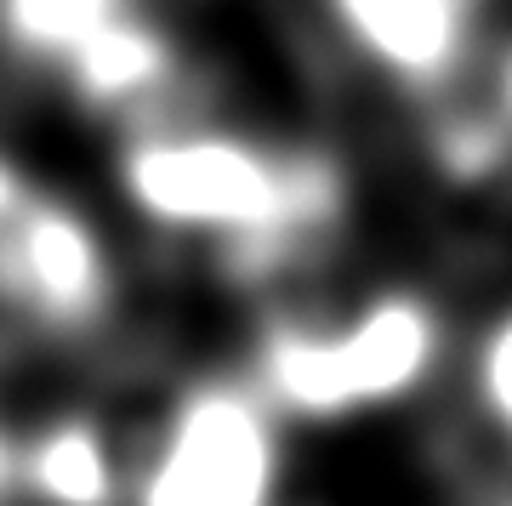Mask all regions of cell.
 I'll list each match as a JSON object with an SVG mask.
<instances>
[{
    "instance_id": "7a4b0ae2",
    "label": "cell",
    "mask_w": 512,
    "mask_h": 506,
    "mask_svg": "<svg viewBox=\"0 0 512 506\" xmlns=\"http://www.w3.org/2000/svg\"><path fill=\"white\" fill-rule=\"evenodd\" d=\"M450 359V319L416 285H376L348 308L274 319L256 342L251 376L285 421L342 427L399 410Z\"/></svg>"
},
{
    "instance_id": "5b68a950",
    "label": "cell",
    "mask_w": 512,
    "mask_h": 506,
    "mask_svg": "<svg viewBox=\"0 0 512 506\" xmlns=\"http://www.w3.org/2000/svg\"><path fill=\"white\" fill-rule=\"evenodd\" d=\"M0 35L109 114L154 120L177 86V52L143 0H0Z\"/></svg>"
},
{
    "instance_id": "ba28073f",
    "label": "cell",
    "mask_w": 512,
    "mask_h": 506,
    "mask_svg": "<svg viewBox=\"0 0 512 506\" xmlns=\"http://www.w3.org/2000/svg\"><path fill=\"white\" fill-rule=\"evenodd\" d=\"M467 387H473L478 416L490 421V433L512 455V308L495 313L490 325L478 330L473 353H467Z\"/></svg>"
},
{
    "instance_id": "6da1fadb",
    "label": "cell",
    "mask_w": 512,
    "mask_h": 506,
    "mask_svg": "<svg viewBox=\"0 0 512 506\" xmlns=\"http://www.w3.org/2000/svg\"><path fill=\"white\" fill-rule=\"evenodd\" d=\"M120 188L154 234L211 251L239 279H268L319 251L348 205L325 154L171 109L126 137Z\"/></svg>"
},
{
    "instance_id": "277c9868",
    "label": "cell",
    "mask_w": 512,
    "mask_h": 506,
    "mask_svg": "<svg viewBox=\"0 0 512 506\" xmlns=\"http://www.w3.org/2000/svg\"><path fill=\"white\" fill-rule=\"evenodd\" d=\"M285 427L256 376H200L126 461V506H279Z\"/></svg>"
},
{
    "instance_id": "52a82bcc",
    "label": "cell",
    "mask_w": 512,
    "mask_h": 506,
    "mask_svg": "<svg viewBox=\"0 0 512 506\" xmlns=\"http://www.w3.org/2000/svg\"><path fill=\"white\" fill-rule=\"evenodd\" d=\"M12 478L35 489L46 506H120L126 461L97 421H57L12 461Z\"/></svg>"
},
{
    "instance_id": "9c48e42d",
    "label": "cell",
    "mask_w": 512,
    "mask_h": 506,
    "mask_svg": "<svg viewBox=\"0 0 512 506\" xmlns=\"http://www.w3.org/2000/svg\"><path fill=\"white\" fill-rule=\"evenodd\" d=\"M501 97H507V109H512V63H507V74H501Z\"/></svg>"
},
{
    "instance_id": "3957f363",
    "label": "cell",
    "mask_w": 512,
    "mask_h": 506,
    "mask_svg": "<svg viewBox=\"0 0 512 506\" xmlns=\"http://www.w3.org/2000/svg\"><path fill=\"white\" fill-rule=\"evenodd\" d=\"M114 302L120 279L103 228L0 154V364L86 342Z\"/></svg>"
},
{
    "instance_id": "8992f818",
    "label": "cell",
    "mask_w": 512,
    "mask_h": 506,
    "mask_svg": "<svg viewBox=\"0 0 512 506\" xmlns=\"http://www.w3.org/2000/svg\"><path fill=\"white\" fill-rule=\"evenodd\" d=\"M336 40L404 97L456 86L473 63L478 0H319Z\"/></svg>"
}]
</instances>
